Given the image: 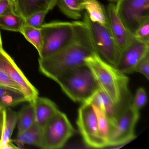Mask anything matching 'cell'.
Here are the masks:
<instances>
[{
    "label": "cell",
    "instance_id": "f546056e",
    "mask_svg": "<svg viewBox=\"0 0 149 149\" xmlns=\"http://www.w3.org/2000/svg\"><path fill=\"white\" fill-rule=\"evenodd\" d=\"M13 10L14 4L13 0L0 1V16Z\"/></svg>",
    "mask_w": 149,
    "mask_h": 149
},
{
    "label": "cell",
    "instance_id": "4fadbf2b",
    "mask_svg": "<svg viewBox=\"0 0 149 149\" xmlns=\"http://www.w3.org/2000/svg\"><path fill=\"white\" fill-rule=\"evenodd\" d=\"M57 0H13L14 12L26 20L40 11L48 13L56 6Z\"/></svg>",
    "mask_w": 149,
    "mask_h": 149
},
{
    "label": "cell",
    "instance_id": "5bb4252c",
    "mask_svg": "<svg viewBox=\"0 0 149 149\" xmlns=\"http://www.w3.org/2000/svg\"><path fill=\"white\" fill-rule=\"evenodd\" d=\"M33 104L35 115V122L41 129L45 124L59 111L56 104L47 97H40L38 96Z\"/></svg>",
    "mask_w": 149,
    "mask_h": 149
},
{
    "label": "cell",
    "instance_id": "e575fe53",
    "mask_svg": "<svg viewBox=\"0 0 149 149\" xmlns=\"http://www.w3.org/2000/svg\"><path fill=\"white\" fill-rule=\"evenodd\" d=\"M1 110H2L0 109V112H1Z\"/></svg>",
    "mask_w": 149,
    "mask_h": 149
},
{
    "label": "cell",
    "instance_id": "9c48e42d",
    "mask_svg": "<svg viewBox=\"0 0 149 149\" xmlns=\"http://www.w3.org/2000/svg\"><path fill=\"white\" fill-rule=\"evenodd\" d=\"M77 124L87 146L93 148L107 146L99 133L96 117L91 104L82 103L78 110Z\"/></svg>",
    "mask_w": 149,
    "mask_h": 149
},
{
    "label": "cell",
    "instance_id": "cb8c5ba5",
    "mask_svg": "<svg viewBox=\"0 0 149 149\" xmlns=\"http://www.w3.org/2000/svg\"><path fill=\"white\" fill-rule=\"evenodd\" d=\"M95 111L100 136L108 146V140L111 128L110 122L105 113L98 107L91 104Z\"/></svg>",
    "mask_w": 149,
    "mask_h": 149
},
{
    "label": "cell",
    "instance_id": "7a4b0ae2",
    "mask_svg": "<svg viewBox=\"0 0 149 149\" xmlns=\"http://www.w3.org/2000/svg\"><path fill=\"white\" fill-rule=\"evenodd\" d=\"M98 88L118 106L129 93V78L123 72L102 59L95 52L85 59Z\"/></svg>",
    "mask_w": 149,
    "mask_h": 149
},
{
    "label": "cell",
    "instance_id": "4dcf8cb0",
    "mask_svg": "<svg viewBox=\"0 0 149 149\" xmlns=\"http://www.w3.org/2000/svg\"><path fill=\"white\" fill-rule=\"evenodd\" d=\"M2 133V118H1V111L0 112V140L1 139Z\"/></svg>",
    "mask_w": 149,
    "mask_h": 149
},
{
    "label": "cell",
    "instance_id": "83f0119b",
    "mask_svg": "<svg viewBox=\"0 0 149 149\" xmlns=\"http://www.w3.org/2000/svg\"><path fill=\"white\" fill-rule=\"evenodd\" d=\"M133 72H137L143 75L146 78L149 79V54L146 56L136 65Z\"/></svg>",
    "mask_w": 149,
    "mask_h": 149
},
{
    "label": "cell",
    "instance_id": "ac0fdd59",
    "mask_svg": "<svg viewBox=\"0 0 149 149\" xmlns=\"http://www.w3.org/2000/svg\"><path fill=\"white\" fill-rule=\"evenodd\" d=\"M26 101L25 95L22 91L0 85V109L15 106Z\"/></svg>",
    "mask_w": 149,
    "mask_h": 149
},
{
    "label": "cell",
    "instance_id": "d590c367",
    "mask_svg": "<svg viewBox=\"0 0 149 149\" xmlns=\"http://www.w3.org/2000/svg\"></svg>",
    "mask_w": 149,
    "mask_h": 149
},
{
    "label": "cell",
    "instance_id": "d4e9b609",
    "mask_svg": "<svg viewBox=\"0 0 149 149\" xmlns=\"http://www.w3.org/2000/svg\"><path fill=\"white\" fill-rule=\"evenodd\" d=\"M48 13L46 11H40L35 13L25 20L26 24L40 29L44 24L45 17Z\"/></svg>",
    "mask_w": 149,
    "mask_h": 149
},
{
    "label": "cell",
    "instance_id": "d6a6232c",
    "mask_svg": "<svg viewBox=\"0 0 149 149\" xmlns=\"http://www.w3.org/2000/svg\"><path fill=\"white\" fill-rule=\"evenodd\" d=\"M0 47H2V40H1V34L0 33Z\"/></svg>",
    "mask_w": 149,
    "mask_h": 149
},
{
    "label": "cell",
    "instance_id": "ba28073f",
    "mask_svg": "<svg viewBox=\"0 0 149 149\" xmlns=\"http://www.w3.org/2000/svg\"><path fill=\"white\" fill-rule=\"evenodd\" d=\"M116 3L118 17L132 35L143 22L149 20V0H119Z\"/></svg>",
    "mask_w": 149,
    "mask_h": 149
},
{
    "label": "cell",
    "instance_id": "603a6c76",
    "mask_svg": "<svg viewBox=\"0 0 149 149\" xmlns=\"http://www.w3.org/2000/svg\"><path fill=\"white\" fill-rule=\"evenodd\" d=\"M20 33L23 35L28 41L36 49L40 56L43 45V40L40 29L25 24Z\"/></svg>",
    "mask_w": 149,
    "mask_h": 149
},
{
    "label": "cell",
    "instance_id": "d6986e66",
    "mask_svg": "<svg viewBox=\"0 0 149 149\" xmlns=\"http://www.w3.org/2000/svg\"><path fill=\"white\" fill-rule=\"evenodd\" d=\"M41 128L36 123L25 131L18 133L16 139L11 140L20 148H23V145H31L39 147L41 136Z\"/></svg>",
    "mask_w": 149,
    "mask_h": 149
},
{
    "label": "cell",
    "instance_id": "2e32d148",
    "mask_svg": "<svg viewBox=\"0 0 149 149\" xmlns=\"http://www.w3.org/2000/svg\"><path fill=\"white\" fill-rule=\"evenodd\" d=\"M84 10L91 21L109 26L106 8L98 0H82Z\"/></svg>",
    "mask_w": 149,
    "mask_h": 149
},
{
    "label": "cell",
    "instance_id": "8fae6325",
    "mask_svg": "<svg viewBox=\"0 0 149 149\" xmlns=\"http://www.w3.org/2000/svg\"><path fill=\"white\" fill-rule=\"evenodd\" d=\"M149 54V43L134 38L121 53L117 68L125 74L134 73L137 64Z\"/></svg>",
    "mask_w": 149,
    "mask_h": 149
},
{
    "label": "cell",
    "instance_id": "1f68e13d",
    "mask_svg": "<svg viewBox=\"0 0 149 149\" xmlns=\"http://www.w3.org/2000/svg\"><path fill=\"white\" fill-rule=\"evenodd\" d=\"M4 147V144H3V143L1 142V140H0V149H3Z\"/></svg>",
    "mask_w": 149,
    "mask_h": 149
},
{
    "label": "cell",
    "instance_id": "44dd1931",
    "mask_svg": "<svg viewBox=\"0 0 149 149\" xmlns=\"http://www.w3.org/2000/svg\"><path fill=\"white\" fill-rule=\"evenodd\" d=\"M25 24V20L14 10L0 16V27L4 30L20 33Z\"/></svg>",
    "mask_w": 149,
    "mask_h": 149
},
{
    "label": "cell",
    "instance_id": "3957f363",
    "mask_svg": "<svg viewBox=\"0 0 149 149\" xmlns=\"http://www.w3.org/2000/svg\"><path fill=\"white\" fill-rule=\"evenodd\" d=\"M65 94L75 102H88L98 89V85L86 65L72 68L56 80Z\"/></svg>",
    "mask_w": 149,
    "mask_h": 149
},
{
    "label": "cell",
    "instance_id": "4316f807",
    "mask_svg": "<svg viewBox=\"0 0 149 149\" xmlns=\"http://www.w3.org/2000/svg\"><path fill=\"white\" fill-rule=\"evenodd\" d=\"M133 35L135 39L149 43V20L143 22Z\"/></svg>",
    "mask_w": 149,
    "mask_h": 149
},
{
    "label": "cell",
    "instance_id": "9a60e30c",
    "mask_svg": "<svg viewBox=\"0 0 149 149\" xmlns=\"http://www.w3.org/2000/svg\"><path fill=\"white\" fill-rule=\"evenodd\" d=\"M96 105L103 111L110 122L111 126L116 123L119 112L117 107L110 98L100 89H98L88 102Z\"/></svg>",
    "mask_w": 149,
    "mask_h": 149
},
{
    "label": "cell",
    "instance_id": "8d00e7d4",
    "mask_svg": "<svg viewBox=\"0 0 149 149\" xmlns=\"http://www.w3.org/2000/svg\"><path fill=\"white\" fill-rule=\"evenodd\" d=\"M0 1H1V0H0Z\"/></svg>",
    "mask_w": 149,
    "mask_h": 149
},
{
    "label": "cell",
    "instance_id": "484cf974",
    "mask_svg": "<svg viewBox=\"0 0 149 149\" xmlns=\"http://www.w3.org/2000/svg\"><path fill=\"white\" fill-rule=\"evenodd\" d=\"M147 101V96L146 91L143 88L140 87L136 91L134 100L131 105L134 109L139 111L146 104Z\"/></svg>",
    "mask_w": 149,
    "mask_h": 149
},
{
    "label": "cell",
    "instance_id": "ffe728a7",
    "mask_svg": "<svg viewBox=\"0 0 149 149\" xmlns=\"http://www.w3.org/2000/svg\"><path fill=\"white\" fill-rule=\"evenodd\" d=\"M56 6L68 18L77 20L84 11L82 0H57Z\"/></svg>",
    "mask_w": 149,
    "mask_h": 149
},
{
    "label": "cell",
    "instance_id": "8992f818",
    "mask_svg": "<svg viewBox=\"0 0 149 149\" xmlns=\"http://www.w3.org/2000/svg\"><path fill=\"white\" fill-rule=\"evenodd\" d=\"M75 130L66 114L60 110L42 128L40 148H62L73 136Z\"/></svg>",
    "mask_w": 149,
    "mask_h": 149
},
{
    "label": "cell",
    "instance_id": "5b68a950",
    "mask_svg": "<svg viewBox=\"0 0 149 149\" xmlns=\"http://www.w3.org/2000/svg\"><path fill=\"white\" fill-rule=\"evenodd\" d=\"M83 21L89 29L96 53L105 61L117 68L121 52L109 26L92 21L86 12L84 13Z\"/></svg>",
    "mask_w": 149,
    "mask_h": 149
},
{
    "label": "cell",
    "instance_id": "f1b7e54d",
    "mask_svg": "<svg viewBox=\"0 0 149 149\" xmlns=\"http://www.w3.org/2000/svg\"><path fill=\"white\" fill-rule=\"evenodd\" d=\"M0 85L9 87L22 91L20 88L6 73L0 69Z\"/></svg>",
    "mask_w": 149,
    "mask_h": 149
},
{
    "label": "cell",
    "instance_id": "30bf717a",
    "mask_svg": "<svg viewBox=\"0 0 149 149\" xmlns=\"http://www.w3.org/2000/svg\"><path fill=\"white\" fill-rule=\"evenodd\" d=\"M0 69L19 87L27 102L33 103L36 97L39 96V91L29 81L2 47H0Z\"/></svg>",
    "mask_w": 149,
    "mask_h": 149
},
{
    "label": "cell",
    "instance_id": "7402d4cb",
    "mask_svg": "<svg viewBox=\"0 0 149 149\" xmlns=\"http://www.w3.org/2000/svg\"><path fill=\"white\" fill-rule=\"evenodd\" d=\"M34 107L33 104L29 103L22 108L18 114V133L29 129L35 122Z\"/></svg>",
    "mask_w": 149,
    "mask_h": 149
},
{
    "label": "cell",
    "instance_id": "6da1fadb",
    "mask_svg": "<svg viewBox=\"0 0 149 149\" xmlns=\"http://www.w3.org/2000/svg\"><path fill=\"white\" fill-rule=\"evenodd\" d=\"M73 22L75 35L72 40L55 54L39 59L40 72L54 81L67 70L86 65L85 59L96 52L87 25L83 21Z\"/></svg>",
    "mask_w": 149,
    "mask_h": 149
},
{
    "label": "cell",
    "instance_id": "52a82bcc",
    "mask_svg": "<svg viewBox=\"0 0 149 149\" xmlns=\"http://www.w3.org/2000/svg\"><path fill=\"white\" fill-rule=\"evenodd\" d=\"M139 117V111L134 109L131 104L118 113L116 123L111 128L108 146L121 145L135 139V126Z\"/></svg>",
    "mask_w": 149,
    "mask_h": 149
},
{
    "label": "cell",
    "instance_id": "7c38bea8",
    "mask_svg": "<svg viewBox=\"0 0 149 149\" xmlns=\"http://www.w3.org/2000/svg\"><path fill=\"white\" fill-rule=\"evenodd\" d=\"M109 28L121 53L134 39L133 35L125 27L116 12V5L110 2L106 8Z\"/></svg>",
    "mask_w": 149,
    "mask_h": 149
},
{
    "label": "cell",
    "instance_id": "836d02e7",
    "mask_svg": "<svg viewBox=\"0 0 149 149\" xmlns=\"http://www.w3.org/2000/svg\"><path fill=\"white\" fill-rule=\"evenodd\" d=\"M108 1H110L111 2H116V3L119 0H108Z\"/></svg>",
    "mask_w": 149,
    "mask_h": 149
},
{
    "label": "cell",
    "instance_id": "e0dca14e",
    "mask_svg": "<svg viewBox=\"0 0 149 149\" xmlns=\"http://www.w3.org/2000/svg\"><path fill=\"white\" fill-rule=\"evenodd\" d=\"M1 115L2 133L1 140L5 146L11 141L10 138L18 121V113L10 108H7L1 110Z\"/></svg>",
    "mask_w": 149,
    "mask_h": 149
},
{
    "label": "cell",
    "instance_id": "277c9868",
    "mask_svg": "<svg viewBox=\"0 0 149 149\" xmlns=\"http://www.w3.org/2000/svg\"><path fill=\"white\" fill-rule=\"evenodd\" d=\"M40 29L43 45L40 58L50 56L65 47L75 35L74 22L55 21L43 24Z\"/></svg>",
    "mask_w": 149,
    "mask_h": 149
}]
</instances>
